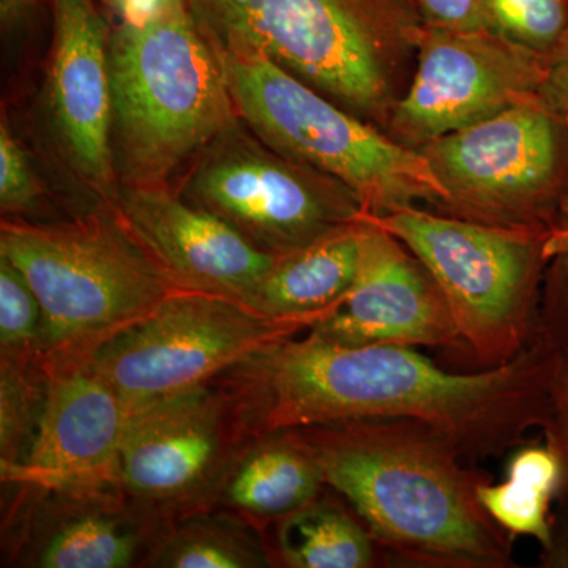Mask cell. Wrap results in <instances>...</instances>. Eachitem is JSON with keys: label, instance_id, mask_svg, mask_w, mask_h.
<instances>
[{"label": "cell", "instance_id": "cell-22", "mask_svg": "<svg viewBox=\"0 0 568 568\" xmlns=\"http://www.w3.org/2000/svg\"><path fill=\"white\" fill-rule=\"evenodd\" d=\"M489 32L547 59L568 31V0H480Z\"/></svg>", "mask_w": 568, "mask_h": 568}, {"label": "cell", "instance_id": "cell-8", "mask_svg": "<svg viewBox=\"0 0 568 568\" xmlns=\"http://www.w3.org/2000/svg\"><path fill=\"white\" fill-rule=\"evenodd\" d=\"M417 152L443 186L447 215L549 230L568 203V114L538 97Z\"/></svg>", "mask_w": 568, "mask_h": 568}, {"label": "cell", "instance_id": "cell-32", "mask_svg": "<svg viewBox=\"0 0 568 568\" xmlns=\"http://www.w3.org/2000/svg\"><path fill=\"white\" fill-rule=\"evenodd\" d=\"M119 22H144L189 10L186 0H102Z\"/></svg>", "mask_w": 568, "mask_h": 568}, {"label": "cell", "instance_id": "cell-21", "mask_svg": "<svg viewBox=\"0 0 568 568\" xmlns=\"http://www.w3.org/2000/svg\"><path fill=\"white\" fill-rule=\"evenodd\" d=\"M268 562L260 538L233 519L215 517L182 525L155 558V566L168 568H257Z\"/></svg>", "mask_w": 568, "mask_h": 568}, {"label": "cell", "instance_id": "cell-1", "mask_svg": "<svg viewBox=\"0 0 568 568\" xmlns=\"http://www.w3.org/2000/svg\"><path fill=\"white\" fill-rule=\"evenodd\" d=\"M559 362L560 349L537 339L507 364L452 373L416 347L339 346L306 331L267 343L216 379L239 437L410 418L476 463L503 457L547 426Z\"/></svg>", "mask_w": 568, "mask_h": 568}, {"label": "cell", "instance_id": "cell-27", "mask_svg": "<svg viewBox=\"0 0 568 568\" xmlns=\"http://www.w3.org/2000/svg\"><path fill=\"white\" fill-rule=\"evenodd\" d=\"M41 194V185L28 153L14 138L7 118L0 122V205L7 213L31 209Z\"/></svg>", "mask_w": 568, "mask_h": 568}, {"label": "cell", "instance_id": "cell-2", "mask_svg": "<svg viewBox=\"0 0 568 568\" xmlns=\"http://www.w3.org/2000/svg\"><path fill=\"white\" fill-rule=\"evenodd\" d=\"M284 433L312 452L325 485L357 514L388 564L517 567L514 537L493 521L478 497L491 476L433 426L376 417Z\"/></svg>", "mask_w": 568, "mask_h": 568}, {"label": "cell", "instance_id": "cell-29", "mask_svg": "<svg viewBox=\"0 0 568 568\" xmlns=\"http://www.w3.org/2000/svg\"><path fill=\"white\" fill-rule=\"evenodd\" d=\"M545 443L558 454L564 470L562 493L568 499V345L560 349V362L552 386L551 410L544 428ZM568 560V544H567Z\"/></svg>", "mask_w": 568, "mask_h": 568}, {"label": "cell", "instance_id": "cell-9", "mask_svg": "<svg viewBox=\"0 0 568 568\" xmlns=\"http://www.w3.org/2000/svg\"><path fill=\"white\" fill-rule=\"evenodd\" d=\"M316 321L268 317L223 295L181 291L80 355L130 410L207 386L254 351Z\"/></svg>", "mask_w": 568, "mask_h": 568}, {"label": "cell", "instance_id": "cell-24", "mask_svg": "<svg viewBox=\"0 0 568 568\" xmlns=\"http://www.w3.org/2000/svg\"><path fill=\"white\" fill-rule=\"evenodd\" d=\"M28 358L2 357V387H0V447H2V474H9L24 458V444L31 446L43 398L33 387L26 373ZM29 448V447H28Z\"/></svg>", "mask_w": 568, "mask_h": 568}, {"label": "cell", "instance_id": "cell-11", "mask_svg": "<svg viewBox=\"0 0 568 568\" xmlns=\"http://www.w3.org/2000/svg\"><path fill=\"white\" fill-rule=\"evenodd\" d=\"M413 84L396 100L388 136L422 145L495 118L538 97L545 59L487 31H450L422 22Z\"/></svg>", "mask_w": 568, "mask_h": 568}, {"label": "cell", "instance_id": "cell-10", "mask_svg": "<svg viewBox=\"0 0 568 568\" xmlns=\"http://www.w3.org/2000/svg\"><path fill=\"white\" fill-rule=\"evenodd\" d=\"M181 196L276 256L365 215L343 183L286 159L242 121L194 156Z\"/></svg>", "mask_w": 568, "mask_h": 568}, {"label": "cell", "instance_id": "cell-31", "mask_svg": "<svg viewBox=\"0 0 568 568\" xmlns=\"http://www.w3.org/2000/svg\"><path fill=\"white\" fill-rule=\"evenodd\" d=\"M538 99L551 110L568 114V31L545 59V77Z\"/></svg>", "mask_w": 568, "mask_h": 568}, {"label": "cell", "instance_id": "cell-33", "mask_svg": "<svg viewBox=\"0 0 568 568\" xmlns=\"http://www.w3.org/2000/svg\"><path fill=\"white\" fill-rule=\"evenodd\" d=\"M37 0H0V18L3 28L18 24L36 7Z\"/></svg>", "mask_w": 568, "mask_h": 568}, {"label": "cell", "instance_id": "cell-19", "mask_svg": "<svg viewBox=\"0 0 568 568\" xmlns=\"http://www.w3.org/2000/svg\"><path fill=\"white\" fill-rule=\"evenodd\" d=\"M349 508L321 493L308 506L278 521L276 558L293 568L390 566L375 537Z\"/></svg>", "mask_w": 568, "mask_h": 568}, {"label": "cell", "instance_id": "cell-3", "mask_svg": "<svg viewBox=\"0 0 568 568\" xmlns=\"http://www.w3.org/2000/svg\"><path fill=\"white\" fill-rule=\"evenodd\" d=\"M216 52L256 54L366 121L396 102L392 51L416 40L403 0H186Z\"/></svg>", "mask_w": 568, "mask_h": 568}, {"label": "cell", "instance_id": "cell-30", "mask_svg": "<svg viewBox=\"0 0 568 568\" xmlns=\"http://www.w3.org/2000/svg\"><path fill=\"white\" fill-rule=\"evenodd\" d=\"M414 2L424 24L450 29V31L487 29L480 0H414Z\"/></svg>", "mask_w": 568, "mask_h": 568}, {"label": "cell", "instance_id": "cell-12", "mask_svg": "<svg viewBox=\"0 0 568 568\" xmlns=\"http://www.w3.org/2000/svg\"><path fill=\"white\" fill-rule=\"evenodd\" d=\"M48 364L31 446L3 478L44 491L95 496L119 484V458L132 410L84 358Z\"/></svg>", "mask_w": 568, "mask_h": 568}, {"label": "cell", "instance_id": "cell-25", "mask_svg": "<svg viewBox=\"0 0 568 568\" xmlns=\"http://www.w3.org/2000/svg\"><path fill=\"white\" fill-rule=\"evenodd\" d=\"M43 312L24 275L0 256V346L2 357L28 358L41 351Z\"/></svg>", "mask_w": 568, "mask_h": 568}, {"label": "cell", "instance_id": "cell-4", "mask_svg": "<svg viewBox=\"0 0 568 568\" xmlns=\"http://www.w3.org/2000/svg\"><path fill=\"white\" fill-rule=\"evenodd\" d=\"M112 152L121 185L164 186L239 119L189 10L111 29Z\"/></svg>", "mask_w": 568, "mask_h": 568}, {"label": "cell", "instance_id": "cell-15", "mask_svg": "<svg viewBox=\"0 0 568 568\" xmlns=\"http://www.w3.org/2000/svg\"><path fill=\"white\" fill-rule=\"evenodd\" d=\"M111 209L182 290L252 306L257 287L278 260L166 185H121Z\"/></svg>", "mask_w": 568, "mask_h": 568}, {"label": "cell", "instance_id": "cell-17", "mask_svg": "<svg viewBox=\"0 0 568 568\" xmlns=\"http://www.w3.org/2000/svg\"><path fill=\"white\" fill-rule=\"evenodd\" d=\"M366 215V213H365ZM278 256L257 287L252 308L268 317L320 321L349 293L361 265L366 220Z\"/></svg>", "mask_w": 568, "mask_h": 568}, {"label": "cell", "instance_id": "cell-14", "mask_svg": "<svg viewBox=\"0 0 568 568\" xmlns=\"http://www.w3.org/2000/svg\"><path fill=\"white\" fill-rule=\"evenodd\" d=\"M361 265L349 293L308 331L339 346H463L446 295L426 265L365 215Z\"/></svg>", "mask_w": 568, "mask_h": 568}, {"label": "cell", "instance_id": "cell-18", "mask_svg": "<svg viewBox=\"0 0 568 568\" xmlns=\"http://www.w3.org/2000/svg\"><path fill=\"white\" fill-rule=\"evenodd\" d=\"M327 487L316 458L291 433L254 440L224 485V503L257 521L278 523Z\"/></svg>", "mask_w": 568, "mask_h": 568}, {"label": "cell", "instance_id": "cell-5", "mask_svg": "<svg viewBox=\"0 0 568 568\" xmlns=\"http://www.w3.org/2000/svg\"><path fill=\"white\" fill-rule=\"evenodd\" d=\"M0 256L24 275L39 298L41 353L50 361L89 353L186 291L111 207L69 223L3 220Z\"/></svg>", "mask_w": 568, "mask_h": 568}, {"label": "cell", "instance_id": "cell-26", "mask_svg": "<svg viewBox=\"0 0 568 568\" xmlns=\"http://www.w3.org/2000/svg\"><path fill=\"white\" fill-rule=\"evenodd\" d=\"M548 267L541 293L538 338L564 349L568 345V203L547 239Z\"/></svg>", "mask_w": 568, "mask_h": 568}, {"label": "cell", "instance_id": "cell-13", "mask_svg": "<svg viewBox=\"0 0 568 568\" xmlns=\"http://www.w3.org/2000/svg\"><path fill=\"white\" fill-rule=\"evenodd\" d=\"M47 106L59 148L82 183L115 203L121 182L112 152L111 29L95 0H51Z\"/></svg>", "mask_w": 568, "mask_h": 568}, {"label": "cell", "instance_id": "cell-6", "mask_svg": "<svg viewBox=\"0 0 568 568\" xmlns=\"http://www.w3.org/2000/svg\"><path fill=\"white\" fill-rule=\"evenodd\" d=\"M239 119L286 159L343 183L366 215L446 200L424 156L256 54L216 52Z\"/></svg>", "mask_w": 568, "mask_h": 568}, {"label": "cell", "instance_id": "cell-20", "mask_svg": "<svg viewBox=\"0 0 568 568\" xmlns=\"http://www.w3.org/2000/svg\"><path fill=\"white\" fill-rule=\"evenodd\" d=\"M142 552L141 530L121 514L81 511L62 519L37 552L43 568H125Z\"/></svg>", "mask_w": 568, "mask_h": 568}, {"label": "cell", "instance_id": "cell-23", "mask_svg": "<svg viewBox=\"0 0 568 568\" xmlns=\"http://www.w3.org/2000/svg\"><path fill=\"white\" fill-rule=\"evenodd\" d=\"M481 506L489 517L508 536L530 537L540 544L544 558L556 562L555 528H552L551 503L555 496L544 489L506 478L499 484L489 480L478 488Z\"/></svg>", "mask_w": 568, "mask_h": 568}, {"label": "cell", "instance_id": "cell-16", "mask_svg": "<svg viewBox=\"0 0 568 568\" xmlns=\"http://www.w3.org/2000/svg\"><path fill=\"white\" fill-rule=\"evenodd\" d=\"M227 436H235L230 405L209 384L140 407L123 436L119 484L142 499L189 495L212 473Z\"/></svg>", "mask_w": 568, "mask_h": 568}, {"label": "cell", "instance_id": "cell-7", "mask_svg": "<svg viewBox=\"0 0 568 568\" xmlns=\"http://www.w3.org/2000/svg\"><path fill=\"white\" fill-rule=\"evenodd\" d=\"M368 219L435 276L478 369L507 364L537 342L549 230L474 222L417 205Z\"/></svg>", "mask_w": 568, "mask_h": 568}, {"label": "cell", "instance_id": "cell-28", "mask_svg": "<svg viewBox=\"0 0 568 568\" xmlns=\"http://www.w3.org/2000/svg\"><path fill=\"white\" fill-rule=\"evenodd\" d=\"M507 478L544 489L558 497L564 488V470L558 454L547 443H525L507 465Z\"/></svg>", "mask_w": 568, "mask_h": 568}]
</instances>
